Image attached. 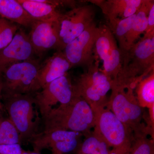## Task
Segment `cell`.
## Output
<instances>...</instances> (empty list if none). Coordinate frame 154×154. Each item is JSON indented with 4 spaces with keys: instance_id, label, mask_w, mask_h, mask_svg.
Instances as JSON below:
<instances>
[{
    "instance_id": "cell-1",
    "label": "cell",
    "mask_w": 154,
    "mask_h": 154,
    "mask_svg": "<svg viewBox=\"0 0 154 154\" xmlns=\"http://www.w3.org/2000/svg\"><path fill=\"white\" fill-rule=\"evenodd\" d=\"M121 52V70L112 86L134 90L154 71V34H143L129 49Z\"/></svg>"
},
{
    "instance_id": "cell-2",
    "label": "cell",
    "mask_w": 154,
    "mask_h": 154,
    "mask_svg": "<svg viewBox=\"0 0 154 154\" xmlns=\"http://www.w3.org/2000/svg\"><path fill=\"white\" fill-rule=\"evenodd\" d=\"M43 119L45 131L63 130L85 136L95 126L93 109L84 99L76 95L68 104L53 108Z\"/></svg>"
},
{
    "instance_id": "cell-3",
    "label": "cell",
    "mask_w": 154,
    "mask_h": 154,
    "mask_svg": "<svg viewBox=\"0 0 154 154\" xmlns=\"http://www.w3.org/2000/svg\"><path fill=\"white\" fill-rule=\"evenodd\" d=\"M98 58L72 84L75 95L84 99L93 110L107 106V93L113 81L99 68Z\"/></svg>"
},
{
    "instance_id": "cell-4",
    "label": "cell",
    "mask_w": 154,
    "mask_h": 154,
    "mask_svg": "<svg viewBox=\"0 0 154 154\" xmlns=\"http://www.w3.org/2000/svg\"><path fill=\"white\" fill-rule=\"evenodd\" d=\"M41 65L38 60H30L13 64L2 73V97L18 94L35 95L41 90L38 72Z\"/></svg>"
},
{
    "instance_id": "cell-5",
    "label": "cell",
    "mask_w": 154,
    "mask_h": 154,
    "mask_svg": "<svg viewBox=\"0 0 154 154\" xmlns=\"http://www.w3.org/2000/svg\"><path fill=\"white\" fill-rule=\"evenodd\" d=\"M111 91L106 107L133 133L146 130L142 122L145 118L144 108L139 105L134 90L113 86Z\"/></svg>"
},
{
    "instance_id": "cell-6",
    "label": "cell",
    "mask_w": 154,
    "mask_h": 154,
    "mask_svg": "<svg viewBox=\"0 0 154 154\" xmlns=\"http://www.w3.org/2000/svg\"><path fill=\"white\" fill-rule=\"evenodd\" d=\"M34 95L18 94L2 97L8 118L19 132L21 143L30 141L37 133L38 121L35 119Z\"/></svg>"
},
{
    "instance_id": "cell-7",
    "label": "cell",
    "mask_w": 154,
    "mask_h": 154,
    "mask_svg": "<svg viewBox=\"0 0 154 154\" xmlns=\"http://www.w3.org/2000/svg\"><path fill=\"white\" fill-rule=\"evenodd\" d=\"M95 11L93 6H76L63 13L56 22L60 44V50L76 38L94 22Z\"/></svg>"
},
{
    "instance_id": "cell-8",
    "label": "cell",
    "mask_w": 154,
    "mask_h": 154,
    "mask_svg": "<svg viewBox=\"0 0 154 154\" xmlns=\"http://www.w3.org/2000/svg\"><path fill=\"white\" fill-rule=\"evenodd\" d=\"M95 119L94 131L110 147H119L131 143L133 132L122 122L107 107L93 110Z\"/></svg>"
},
{
    "instance_id": "cell-9",
    "label": "cell",
    "mask_w": 154,
    "mask_h": 154,
    "mask_svg": "<svg viewBox=\"0 0 154 154\" xmlns=\"http://www.w3.org/2000/svg\"><path fill=\"white\" fill-rule=\"evenodd\" d=\"M72 84L68 73L54 80L34 95L35 105L38 107L42 119L55 105L68 104L75 97Z\"/></svg>"
},
{
    "instance_id": "cell-10",
    "label": "cell",
    "mask_w": 154,
    "mask_h": 154,
    "mask_svg": "<svg viewBox=\"0 0 154 154\" xmlns=\"http://www.w3.org/2000/svg\"><path fill=\"white\" fill-rule=\"evenodd\" d=\"M95 51L97 56L103 61V71L114 82L121 70L122 52L107 25L102 24L98 26Z\"/></svg>"
},
{
    "instance_id": "cell-11",
    "label": "cell",
    "mask_w": 154,
    "mask_h": 154,
    "mask_svg": "<svg viewBox=\"0 0 154 154\" xmlns=\"http://www.w3.org/2000/svg\"><path fill=\"white\" fill-rule=\"evenodd\" d=\"M82 134L63 130L44 131L37 134L30 140L33 151L40 153L48 149L52 154H66L76 152L81 143Z\"/></svg>"
},
{
    "instance_id": "cell-12",
    "label": "cell",
    "mask_w": 154,
    "mask_h": 154,
    "mask_svg": "<svg viewBox=\"0 0 154 154\" xmlns=\"http://www.w3.org/2000/svg\"><path fill=\"white\" fill-rule=\"evenodd\" d=\"M98 32V27L94 22L66 46L63 51L72 67L77 66L88 67L98 58L95 51Z\"/></svg>"
},
{
    "instance_id": "cell-13",
    "label": "cell",
    "mask_w": 154,
    "mask_h": 154,
    "mask_svg": "<svg viewBox=\"0 0 154 154\" xmlns=\"http://www.w3.org/2000/svg\"><path fill=\"white\" fill-rule=\"evenodd\" d=\"M34 54L28 34L19 29L10 44L0 50V72L13 64L33 59Z\"/></svg>"
},
{
    "instance_id": "cell-14",
    "label": "cell",
    "mask_w": 154,
    "mask_h": 154,
    "mask_svg": "<svg viewBox=\"0 0 154 154\" xmlns=\"http://www.w3.org/2000/svg\"><path fill=\"white\" fill-rule=\"evenodd\" d=\"M56 22L35 20L28 34L35 53L40 54L52 48L60 50Z\"/></svg>"
},
{
    "instance_id": "cell-15",
    "label": "cell",
    "mask_w": 154,
    "mask_h": 154,
    "mask_svg": "<svg viewBox=\"0 0 154 154\" xmlns=\"http://www.w3.org/2000/svg\"><path fill=\"white\" fill-rule=\"evenodd\" d=\"M87 2L99 7L108 22L126 19L134 15L143 0H91Z\"/></svg>"
},
{
    "instance_id": "cell-16",
    "label": "cell",
    "mask_w": 154,
    "mask_h": 154,
    "mask_svg": "<svg viewBox=\"0 0 154 154\" xmlns=\"http://www.w3.org/2000/svg\"><path fill=\"white\" fill-rule=\"evenodd\" d=\"M23 8L36 21L55 22L62 13L59 10L61 1L55 0H18Z\"/></svg>"
},
{
    "instance_id": "cell-17",
    "label": "cell",
    "mask_w": 154,
    "mask_h": 154,
    "mask_svg": "<svg viewBox=\"0 0 154 154\" xmlns=\"http://www.w3.org/2000/svg\"><path fill=\"white\" fill-rule=\"evenodd\" d=\"M72 68L63 51L57 50L40 66L38 81L41 89L48 83L66 74Z\"/></svg>"
},
{
    "instance_id": "cell-18",
    "label": "cell",
    "mask_w": 154,
    "mask_h": 154,
    "mask_svg": "<svg viewBox=\"0 0 154 154\" xmlns=\"http://www.w3.org/2000/svg\"><path fill=\"white\" fill-rule=\"evenodd\" d=\"M0 16L25 27H30L35 21L18 0H0Z\"/></svg>"
},
{
    "instance_id": "cell-19",
    "label": "cell",
    "mask_w": 154,
    "mask_h": 154,
    "mask_svg": "<svg viewBox=\"0 0 154 154\" xmlns=\"http://www.w3.org/2000/svg\"><path fill=\"white\" fill-rule=\"evenodd\" d=\"M154 2L152 0H143L137 12L132 27L127 35L125 51L129 49L138 40L141 35L145 32L147 27L148 14L151 6Z\"/></svg>"
},
{
    "instance_id": "cell-20",
    "label": "cell",
    "mask_w": 154,
    "mask_h": 154,
    "mask_svg": "<svg viewBox=\"0 0 154 154\" xmlns=\"http://www.w3.org/2000/svg\"><path fill=\"white\" fill-rule=\"evenodd\" d=\"M85 139L76 151V154H109L111 150L106 141L95 131L85 135Z\"/></svg>"
},
{
    "instance_id": "cell-21",
    "label": "cell",
    "mask_w": 154,
    "mask_h": 154,
    "mask_svg": "<svg viewBox=\"0 0 154 154\" xmlns=\"http://www.w3.org/2000/svg\"><path fill=\"white\" fill-rule=\"evenodd\" d=\"M134 93L140 107L149 109L154 106V71L137 85Z\"/></svg>"
},
{
    "instance_id": "cell-22",
    "label": "cell",
    "mask_w": 154,
    "mask_h": 154,
    "mask_svg": "<svg viewBox=\"0 0 154 154\" xmlns=\"http://www.w3.org/2000/svg\"><path fill=\"white\" fill-rule=\"evenodd\" d=\"M136 14L123 19H117L107 22L108 26L114 37L121 52L126 49V37L132 27L135 18Z\"/></svg>"
},
{
    "instance_id": "cell-23",
    "label": "cell",
    "mask_w": 154,
    "mask_h": 154,
    "mask_svg": "<svg viewBox=\"0 0 154 154\" xmlns=\"http://www.w3.org/2000/svg\"><path fill=\"white\" fill-rule=\"evenodd\" d=\"M149 135L146 131L133 133L129 154H154V139Z\"/></svg>"
},
{
    "instance_id": "cell-24",
    "label": "cell",
    "mask_w": 154,
    "mask_h": 154,
    "mask_svg": "<svg viewBox=\"0 0 154 154\" xmlns=\"http://www.w3.org/2000/svg\"><path fill=\"white\" fill-rule=\"evenodd\" d=\"M21 144L18 131L9 118H3L0 121V145Z\"/></svg>"
},
{
    "instance_id": "cell-25",
    "label": "cell",
    "mask_w": 154,
    "mask_h": 154,
    "mask_svg": "<svg viewBox=\"0 0 154 154\" xmlns=\"http://www.w3.org/2000/svg\"><path fill=\"white\" fill-rule=\"evenodd\" d=\"M18 30L17 24L0 18V50L10 44Z\"/></svg>"
},
{
    "instance_id": "cell-26",
    "label": "cell",
    "mask_w": 154,
    "mask_h": 154,
    "mask_svg": "<svg viewBox=\"0 0 154 154\" xmlns=\"http://www.w3.org/2000/svg\"><path fill=\"white\" fill-rule=\"evenodd\" d=\"M23 151L20 144L0 145V154H22Z\"/></svg>"
},
{
    "instance_id": "cell-27",
    "label": "cell",
    "mask_w": 154,
    "mask_h": 154,
    "mask_svg": "<svg viewBox=\"0 0 154 154\" xmlns=\"http://www.w3.org/2000/svg\"><path fill=\"white\" fill-rule=\"evenodd\" d=\"M147 27L144 34L150 35L154 34V2L152 4L148 14Z\"/></svg>"
},
{
    "instance_id": "cell-28",
    "label": "cell",
    "mask_w": 154,
    "mask_h": 154,
    "mask_svg": "<svg viewBox=\"0 0 154 154\" xmlns=\"http://www.w3.org/2000/svg\"><path fill=\"white\" fill-rule=\"evenodd\" d=\"M131 143L119 147L112 148L109 154H129Z\"/></svg>"
},
{
    "instance_id": "cell-29",
    "label": "cell",
    "mask_w": 154,
    "mask_h": 154,
    "mask_svg": "<svg viewBox=\"0 0 154 154\" xmlns=\"http://www.w3.org/2000/svg\"><path fill=\"white\" fill-rule=\"evenodd\" d=\"M3 90V83L2 77V73L0 72V102L1 99L2 98V94Z\"/></svg>"
},
{
    "instance_id": "cell-30",
    "label": "cell",
    "mask_w": 154,
    "mask_h": 154,
    "mask_svg": "<svg viewBox=\"0 0 154 154\" xmlns=\"http://www.w3.org/2000/svg\"><path fill=\"white\" fill-rule=\"evenodd\" d=\"M22 154H41L40 153L36 152L26 151H23V152Z\"/></svg>"
},
{
    "instance_id": "cell-31",
    "label": "cell",
    "mask_w": 154,
    "mask_h": 154,
    "mask_svg": "<svg viewBox=\"0 0 154 154\" xmlns=\"http://www.w3.org/2000/svg\"><path fill=\"white\" fill-rule=\"evenodd\" d=\"M2 105H0V121L3 119L2 116Z\"/></svg>"
},
{
    "instance_id": "cell-32",
    "label": "cell",
    "mask_w": 154,
    "mask_h": 154,
    "mask_svg": "<svg viewBox=\"0 0 154 154\" xmlns=\"http://www.w3.org/2000/svg\"><path fill=\"white\" fill-rule=\"evenodd\" d=\"M2 105V103H1V102H0V105Z\"/></svg>"
}]
</instances>
